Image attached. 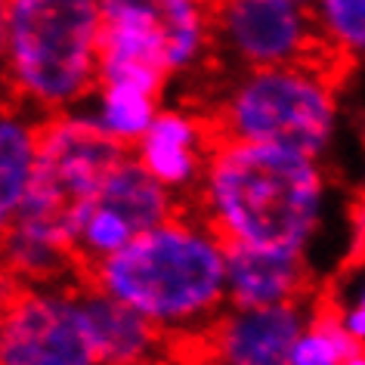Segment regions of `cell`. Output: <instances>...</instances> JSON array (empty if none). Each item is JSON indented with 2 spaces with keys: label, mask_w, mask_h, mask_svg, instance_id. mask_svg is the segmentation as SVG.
<instances>
[{
  "label": "cell",
  "mask_w": 365,
  "mask_h": 365,
  "mask_svg": "<svg viewBox=\"0 0 365 365\" xmlns=\"http://www.w3.org/2000/svg\"><path fill=\"white\" fill-rule=\"evenodd\" d=\"M103 22L143 34L173 71L192 68L211 47L214 4L207 0H103Z\"/></svg>",
  "instance_id": "obj_8"
},
{
  "label": "cell",
  "mask_w": 365,
  "mask_h": 365,
  "mask_svg": "<svg viewBox=\"0 0 365 365\" xmlns=\"http://www.w3.org/2000/svg\"><path fill=\"white\" fill-rule=\"evenodd\" d=\"M220 53H230L239 68L307 71L334 93L353 78L359 59L334 38L316 0H217L211 47L198 66Z\"/></svg>",
  "instance_id": "obj_5"
},
{
  "label": "cell",
  "mask_w": 365,
  "mask_h": 365,
  "mask_svg": "<svg viewBox=\"0 0 365 365\" xmlns=\"http://www.w3.org/2000/svg\"><path fill=\"white\" fill-rule=\"evenodd\" d=\"M75 285L106 291L158 325H198L226 297V257L177 207L168 223L136 235Z\"/></svg>",
  "instance_id": "obj_2"
},
{
  "label": "cell",
  "mask_w": 365,
  "mask_h": 365,
  "mask_svg": "<svg viewBox=\"0 0 365 365\" xmlns=\"http://www.w3.org/2000/svg\"><path fill=\"white\" fill-rule=\"evenodd\" d=\"M319 202L322 180L309 155L232 143L207 155L202 186L177 198V207L214 242L300 251L316 226Z\"/></svg>",
  "instance_id": "obj_1"
},
{
  "label": "cell",
  "mask_w": 365,
  "mask_h": 365,
  "mask_svg": "<svg viewBox=\"0 0 365 365\" xmlns=\"http://www.w3.org/2000/svg\"><path fill=\"white\" fill-rule=\"evenodd\" d=\"M334 90L297 68H239V78L186 99L195 121L198 149L232 143L282 145L313 158L328 143L334 121Z\"/></svg>",
  "instance_id": "obj_4"
},
{
  "label": "cell",
  "mask_w": 365,
  "mask_h": 365,
  "mask_svg": "<svg viewBox=\"0 0 365 365\" xmlns=\"http://www.w3.org/2000/svg\"><path fill=\"white\" fill-rule=\"evenodd\" d=\"M226 257V297L235 309L300 307L316 297V276L304 251H269L242 242H217Z\"/></svg>",
  "instance_id": "obj_9"
},
{
  "label": "cell",
  "mask_w": 365,
  "mask_h": 365,
  "mask_svg": "<svg viewBox=\"0 0 365 365\" xmlns=\"http://www.w3.org/2000/svg\"><path fill=\"white\" fill-rule=\"evenodd\" d=\"M328 29L353 53H365V0H316Z\"/></svg>",
  "instance_id": "obj_14"
},
{
  "label": "cell",
  "mask_w": 365,
  "mask_h": 365,
  "mask_svg": "<svg viewBox=\"0 0 365 365\" xmlns=\"http://www.w3.org/2000/svg\"><path fill=\"white\" fill-rule=\"evenodd\" d=\"M0 365H103L75 297L4 276Z\"/></svg>",
  "instance_id": "obj_7"
},
{
  "label": "cell",
  "mask_w": 365,
  "mask_h": 365,
  "mask_svg": "<svg viewBox=\"0 0 365 365\" xmlns=\"http://www.w3.org/2000/svg\"><path fill=\"white\" fill-rule=\"evenodd\" d=\"M346 325H350V331L356 337H365V297H362V304L356 307L350 316H346Z\"/></svg>",
  "instance_id": "obj_15"
},
{
  "label": "cell",
  "mask_w": 365,
  "mask_h": 365,
  "mask_svg": "<svg viewBox=\"0 0 365 365\" xmlns=\"http://www.w3.org/2000/svg\"><path fill=\"white\" fill-rule=\"evenodd\" d=\"M99 93H103V118H99V124L106 130L118 133L121 140L140 145L145 130L158 118L155 115L158 99H152L149 93H143L140 87L130 84H106L99 87Z\"/></svg>",
  "instance_id": "obj_13"
},
{
  "label": "cell",
  "mask_w": 365,
  "mask_h": 365,
  "mask_svg": "<svg viewBox=\"0 0 365 365\" xmlns=\"http://www.w3.org/2000/svg\"><path fill=\"white\" fill-rule=\"evenodd\" d=\"M0 143H4V186H0V214L4 223L13 220L25 202L29 182L34 173V127L22 124L13 112H4V130H0Z\"/></svg>",
  "instance_id": "obj_12"
},
{
  "label": "cell",
  "mask_w": 365,
  "mask_h": 365,
  "mask_svg": "<svg viewBox=\"0 0 365 365\" xmlns=\"http://www.w3.org/2000/svg\"><path fill=\"white\" fill-rule=\"evenodd\" d=\"M344 365H365V346H362L359 353H353L350 359H344Z\"/></svg>",
  "instance_id": "obj_16"
},
{
  "label": "cell",
  "mask_w": 365,
  "mask_h": 365,
  "mask_svg": "<svg viewBox=\"0 0 365 365\" xmlns=\"http://www.w3.org/2000/svg\"><path fill=\"white\" fill-rule=\"evenodd\" d=\"M127 365H170V362H164V359H140V362H127Z\"/></svg>",
  "instance_id": "obj_17"
},
{
  "label": "cell",
  "mask_w": 365,
  "mask_h": 365,
  "mask_svg": "<svg viewBox=\"0 0 365 365\" xmlns=\"http://www.w3.org/2000/svg\"><path fill=\"white\" fill-rule=\"evenodd\" d=\"M103 0H4L6 106L62 115L99 90Z\"/></svg>",
  "instance_id": "obj_3"
},
{
  "label": "cell",
  "mask_w": 365,
  "mask_h": 365,
  "mask_svg": "<svg viewBox=\"0 0 365 365\" xmlns=\"http://www.w3.org/2000/svg\"><path fill=\"white\" fill-rule=\"evenodd\" d=\"M173 214L177 198L168 195L164 182L149 173L136 155L118 164L78 220L71 245V282L87 279L96 263L121 251L136 235L168 223Z\"/></svg>",
  "instance_id": "obj_6"
},
{
  "label": "cell",
  "mask_w": 365,
  "mask_h": 365,
  "mask_svg": "<svg viewBox=\"0 0 365 365\" xmlns=\"http://www.w3.org/2000/svg\"><path fill=\"white\" fill-rule=\"evenodd\" d=\"M66 294L75 297V304L81 307V313H84L103 365H127V362L152 359L155 353H161L164 328L168 325L152 322L140 309H133L130 304H124V300L106 294V291H90V288L71 285V288H66Z\"/></svg>",
  "instance_id": "obj_10"
},
{
  "label": "cell",
  "mask_w": 365,
  "mask_h": 365,
  "mask_svg": "<svg viewBox=\"0 0 365 365\" xmlns=\"http://www.w3.org/2000/svg\"><path fill=\"white\" fill-rule=\"evenodd\" d=\"M140 158L149 173H155L164 186H180L205 170V155L198 149V130L189 115L164 112L152 121L145 136L136 145Z\"/></svg>",
  "instance_id": "obj_11"
}]
</instances>
